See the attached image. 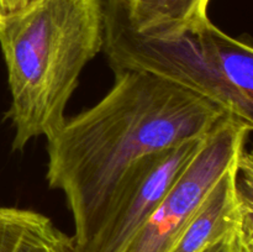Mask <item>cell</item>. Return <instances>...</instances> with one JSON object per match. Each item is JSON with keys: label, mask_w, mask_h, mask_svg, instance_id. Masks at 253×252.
Returning <instances> with one entry per match:
<instances>
[{"label": "cell", "mask_w": 253, "mask_h": 252, "mask_svg": "<svg viewBox=\"0 0 253 252\" xmlns=\"http://www.w3.org/2000/svg\"><path fill=\"white\" fill-rule=\"evenodd\" d=\"M226 110L151 74H116L96 104L66 118L47 140L46 179L72 214L74 252L98 235L121 183L143 157L209 133Z\"/></svg>", "instance_id": "1"}, {"label": "cell", "mask_w": 253, "mask_h": 252, "mask_svg": "<svg viewBox=\"0 0 253 252\" xmlns=\"http://www.w3.org/2000/svg\"><path fill=\"white\" fill-rule=\"evenodd\" d=\"M103 0H34L5 16L0 49L11 104L12 151L66 120L84 67L103 49Z\"/></svg>", "instance_id": "2"}, {"label": "cell", "mask_w": 253, "mask_h": 252, "mask_svg": "<svg viewBox=\"0 0 253 252\" xmlns=\"http://www.w3.org/2000/svg\"><path fill=\"white\" fill-rule=\"evenodd\" d=\"M103 49L114 76L151 74L200 94L253 124V48L210 19L169 35H148L130 21L127 0H103Z\"/></svg>", "instance_id": "3"}, {"label": "cell", "mask_w": 253, "mask_h": 252, "mask_svg": "<svg viewBox=\"0 0 253 252\" xmlns=\"http://www.w3.org/2000/svg\"><path fill=\"white\" fill-rule=\"evenodd\" d=\"M252 128L253 124L232 115L221 119L121 252H167L217 179L247 152Z\"/></svg>", "instance_id": "4"}, {"label": "cell", "mask_w": 253, "mask_h": 252, "mask_svg": "<svg viewBox=\"0 0 253 252\" xmlns=\"http://www.w3.org/2000/svg\"><path fill=\"white\" fill-rule=\"evenodd\" d=\"M205 136L138 161L121 183L98 235L85 252L123 251L162 203Z\"/></svg>", "instance_id": "5"}, {"label": "cell", "mask_w": 253, "mask_h": 252, "mask_svg": "<svg viewBox=\"0 0 253 252\" xmlns=\"http://www.w3.org/2000/svg\"><path fill=\"white\" fill-rule=\"evenodd\" d=\"M0 252H74L68 236L46 215L31 209L0 208Z\"/></svg>", "instance_id": "6"}, {"label": "cell", "mask_w": 253, "mask_h": 252, "mask_svg": "<svg viewBox=\"0 0 253 252\" xmlns=\"http://www.w3.org/2000/svg\"><path fill=\"white\" fill-rule=\"evenodd\" d=\"M210 0H127L130 21L148 35H169L208 20Z\"/></svg>", "instance_id": "7"}, {"label": "cell", "mask_w": 253, "mask_h": 252, "mask_svg": "<svg viewBox=\"0 0 253 252\" xmlns=\"http://www.w3.org/2000/svg\"><path fill=\"white\" fill-rule=\"evenodd\" d=\"M200 252H253V221L247 222Z\"/></svg>", "instance_id": "8"}, {"label": "cell", "mask_w": 253, "mask_h": 252, "mask_svg": "<svg viewBox=\"0 0 253 252\" xmlns=\"http://www.w3.org/2000/svg\"><path fill=\"white\" fill-rule=\"evenodd\" d=\"M31 1L34 0H0V9H1L2 14L7 16V15L15 14L24 9Z\"/></svg>", "instance_id": "9"}, {"label": "cell", "mask_w": 253, "mask_h": 252, "mask_svg": "<svg viewBox=\"0 0 253 252\" xmlns=\"http://www.w3.org/2000/svg\"><path fill=\"white\" fill-rule=\"evenodd\" d=\"M4 19H5V15H4V14H2L1 9H0V27H1L2 22H4Z\"/></svg>", "instance_id": "10"}]
</instances>
